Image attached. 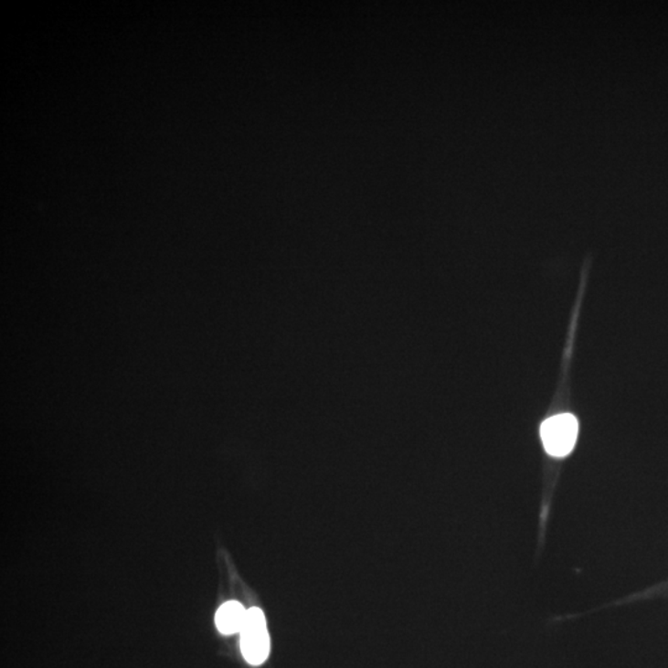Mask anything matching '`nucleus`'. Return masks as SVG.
<instances>
[{"label":"nucleus","instance_id":"3","mask_svg":"<svg viewBox=\"0 0 668 668\" xmlns=\"http://www.w3.org/2000/svg\"><path fill=\"white\" fill-rule=\"evenodd\" d=\"M247 610L238 601H227L220 605L216 613V625L219 632L225 635H233L240 632L246 621Z\"/></svg>","mask_w":668,"mask_h":668},{"label":"nucleus","instance_id":"1","mask_svg":"<svg viewBox=\"0 0 668 668\" xmlns=\"http://www.w3.org/2000/svg\"><path fill=\"white\" fill-rule=\"evenodd\" d=\"M240 649L244 659L253 666L264 663L270 653L267 619L259 608L247 610L246 621L240 631Z\"/></svg>","mask_w":668,"mask_h":668},{"label":"nucleus","instance_id":"2","mask_svg":"<svg viewBox=\"0 0 668 668\" xmlns=\"http://www.w3.org/2000/svg\"><path fill=\"white\" fill-rule=\"evenodd\" d=\"M578 436V422L571 414L556 415L541 426L545 450L554 457H565L572 452Z\"/></svg>","mask_w":668,"mask_h":668}]
</instances>
